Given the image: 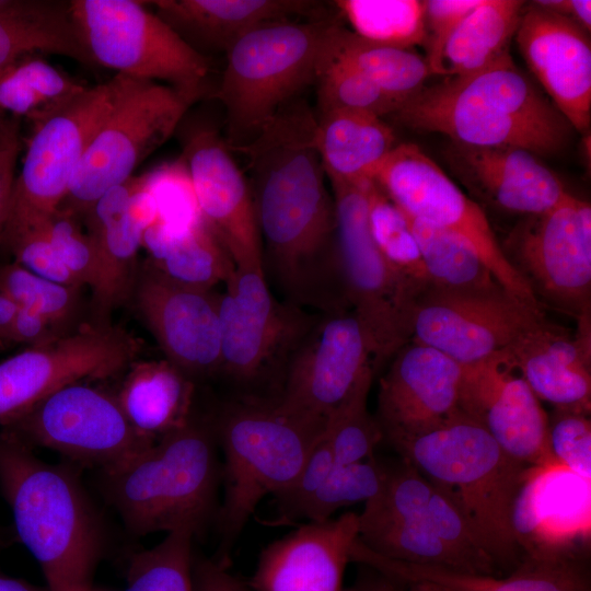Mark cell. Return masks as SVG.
I'll list each match as a JSON object with an SVG mask.
<instances>
[{
    "label": "cell",
    "mask_w": 591,
    "mask_h": 591,
    "mask_svg": "<svg viewBox=\"0 0 591 591\" xmlns=\"http://www.w3.org/2000/svg\"><path fill=\"white\" fill-rule=\"evenodd\" d=\"M331 16L260 25L227 51L217 97L225 109L229 147L251 141L296 95L315 83Z\"/></svg>",
    "instance_id": "8992f818"
},
{
    "label": "cell",
    "mask_w": 591,
    "mask_h": 591,
    "mask_svg": "<svg viewBox=\"0 0 591 591\" xmlns=\"http://www.w3.org/2000/svg\"><path fill=\"white\" fill-rule=\"evenodd\" d=\"M140 181V176H132L111 188L81 219L96 245L100 262L99 283L92 298L94 323L109 324L113 312L135 290L137 255L147 228L129 205Z\"/></svg>",
    "instance_id": "f1b7e54d"
},
{
    "label": "cell",
    "mask_w": 591,
    "mask_h": 591,
    "mask_svg": "<svg viewBox=\"0 0 591 591\" xmlns=\"http://www.w3.org/2000/svg\"><path fill=\"white\" fill-rule=\"evenodd\" d=\"M369 182L333 183L332 187L346 302L369 332L379 367L409 341L416 298L392 270L371 236L366 194Z\"/></svg>",
    "instance_id": "5bb4252c"
},
{
    "label": "cell",
    "mask_w": 591,
    "mask_h": 591,
    "mask_svg": "<svg viewBox=\"0 0 591 591\" xmlns=\"http://www.w3.org/2000/svg\"><path fill=\"white\" fill-rule=\"evenodd\" d=\"M427 515L436 534L459 557L466 572L495 576L496 565L482 548L464 517L448 496L436 487Z\"/></svg>",
    "instance_id": "681fc988"
},
{
    "label": "cell",
    "mask_w": 591,
    "mask_h": 591,
    "mask_svg": "<svg viewBox=\"0 0 591 591\" xmlns=\"http://www.w3.org/2000/svg\"><path fill=\"white\" fill-rule=\"evenodd\" d=\"M392 116L412 129L444 135L451 142L515 148L535 155L559 152L572 130L510 54L475 73L425 86Z\"/></svg>",
    "instance_id": "7a4b0ae2"
},
{
    "label": "cell",
    "mask_w": 591,
    "mask_h": 591,
    "mask_svg": "<svg viewBox=\"0 0 591 591\" xmlns=\"http://www.w3.org/2000/svg\"><path fill=\"white\" fill-rule=\"evenodd\" d=\"M193 591H248L225 568V565L207 558L193 559Z\"/></svg>",
    "instance_id": "680465c9"
},
{
    "label": "cell",
    "mask_w": 591,
    "mask_h": 591,
    "mask_svg": "<svg viewBox=\"0 0 591 591\" xmlns=\"http://www.w3.org/2000/svg\"><path fill=\"white\" fill-rule=\"evenodd\" d=\"M116 80L85 86L34 118L23 165L15 175L1 239L44 225L66 198L95 130L109 112Z\"/></svg>",
    "instance_id": "30bf717a"
},
{
    "label": "cell",
    "mask_w": 591,
    "mask_h": 591,
    "mask_svg": "<svg viewBox=\"0 0 591 591\" xmlns=\"http://www.w3.org/2000/svg\"><path fill=\"white\" fill-rule=\"evenodd\" d=\"M386 467L369 459L349 464H335L321 486L288 519L323 522L340 508L367 502L381 489Z\"/></svg>",
    "instance_id": "f6af8a7d"
},
{
    "label": "cell",
    "mask_w": 591,
    "mask_h": 591,
    "mask_svg": "<svg viewBox=\"0 0 591 591\" xmlns=\"http://www.w3.org/2000/svg\"><path fill=\"white\" fill-rule=\"evenodd\" d=\"M460 409L521 463L540 466L556 462L549 450V419L541 401L498 355L463 367Z\"/></svg>",
    "instance_id": "603a6c76"
},
{
    "label": "cell",
    "mask_w": 591,
    "mask_h": 591,
    "mask_svg": "<svg viewBox=\"0 0 591 591\" xmlns=\"http://www.w3.org/2000/svg\"><path fill=\"white\" fill-rule=\"evenodd\" d=\"M0 591H47V589H40L24 580L0 572Z\"/></svg>",
    "instance_id": "6125c7cd"
},
{
    "label": "cell",
    "mask_w": 591,
    "mask_h": 591,
    "mask_svg": "<svg viewBox=\"0 0 591 591\" xmlns=\"http://www.w3.org/2000/svg\"><path fill=\"white\" fill-rule=\"evenodd\" d=\"M359 537L356 512L309 522L262 552L251 586L255 591H343Z\"/></svg>",
    "instance_id": "cb8c5ba5"
},
{
    "label": "cell",
    "mask_w": 591,
    "mask_h": 591,
    "mask_svg": "<svg viewBox=\"0 0 591 591\" xmlns=\"http://www.w3.org/2000/svg\"><path fill=\"white\" fill-rule=\"evenodd\" d=\"M433 487L409 462L389 468L379 493L364 502L358 514L359 529L427 519Z\"/></svg>",
    "instance_id": "7dc6e473"
},
{
    "label": "cell",
    "mask_w": 591,
    "mask_h": 591,
    "mask_svg": "<svg viewBox=\"0 0 591 591\" xmlns=\"http://www.w3.org/2000/svg\"><path fill=\"white\" fill-rule=\"evenodd\" d=\"M113 105L92 136L58 210L79 220L175 131L204 92L116 74Z\"/></svg>",
    "instance_id": "ba28073f"
},
{
    "label": "cell",
    "mask_w": 591,
    "mask_h": 591,
    "mask_svg": "<svg viewBox=\"0 0 591 591\" xmlns=\"http://www.w3.org/2000/svg\"><path fill=\"white\" fill-rule=\"evenodd\" d=\"M393 445L454 503L497 568L521 564L512 515L530 466L505 452L461 409L442 425Z\"/></svg>",
    "instance_id": "277c9868"
},
{
    "label": "cell",
    "mask_w": 591,
    "mask_h": 591,
    "mask_svg": "<svg viewBox=\"0 0 591 591\" xmlns=\"http://www.w3.org/2000/svg\"><path fill=\"white\" fill-rule=\"evenodd\" d=\"M18 309V304L0 291V343H8Z\"/></svg>",
    "instance_id": "94428289"
},
{
    "label": "cell",
    "mask_w": 591,
    "mask_h": 591,
    "mask_svg": "<svg viewBox=\"0 0 591 591\" xmlns=\"http://www.w3.org/2000/svg\"><path fill=\"white\" fill-rule=\"evenodd\" d=\"M502 252L530 287L537 303L590 318L591 206L567 193L551 209L523 218L503 242Z\"/></svg>",
    "instance_id": "8fae6325"
},
{
    "label": "cell",
    "mask_w": 591,
    "mask_h": 591,
    "mask_svg": "<svg viewBox=\"0 0 591 591\" xmlns=\"http://www.w3.org/2000/svg\"><path fill=\"white\" fill-rule=\"evenodd\" d=\"M219 299L220 372L250 383L285 364L318 314L271 293L263 268H236Z\"/></svg>",
    "instance_id": "ac0fdd59"
},
{
    "label": "cell",
    "mask_w": 591,
    "mask_h": 591,
    "mask_svg": "<svg viewBox=\"0 0 591 591\" xmlns=\"http://www.w3.org/2000/svg\"><path fill=\"white\" fill-rule=\"evenodd\" d=\"M0 493L47 591H91L102 532L76 475L39 460L32 448L0 429Z\"/></svg>",
    "instance_id": "3957f363"
},
{
    "label": "cell",
    "mask_w": 591,
    "mask_h": 591,
    "mask_svg": "<svg viewBox=\"0 0 591 591\" xmlns=\"http://www.w3.org/2000/svg\"><path fill=\"white\" fill-rule=\"evenodd\" d=\"M373 568L408 584H428L439 591H587V579L568 557H526L503 579L440 566L409 564L378 555Z\"/></svg>",
    "instance_id": "f546056e"
},
{
    "label": "cell",
    "mask_w": 591,
    "mask_h": 591,
    "mask_svg": "<svg viewBox=\"0 0 591 591\" xmlns=\"http://www.w3.org/2000/svg\"><path fill=\"white\" fill-rule=\"evenodd\" d=\"M45 230L55 251L72 277L92 291L99 283L100 262L96 245L81 220L57 210L45 223Z\"/></svg>",
    "instance_id": "f907efd6"
},
{
    "label": "cell",
    "mask_w": 591,
    "mask_h": 591,
    "mask_svg": "<svg viewBox=\"0 0 591 591\" xmlns=\"http://www.w3.org/2000/svg\"><path fill=\"white\" fill-rule=\"evenodd\" d=\"M316 121V149L331 184L373 181L396 146L393 129L374 115L329 112L320 114Z\"/></svg>",
    "instance_id": "1f68e13d"
},
{
    "label": "cell",
    "mask_w": 591,
    "mask_h": 591,
    "mask_svg": "<svg viewBox=\"0 0 591 591\" xmlns=\"http://www.w3.org/2000/svg\"><path fill=\"white\" fill-rule=\"evenodd\" d=\"M37 53L94 66L78 35L69 2L5 0L0 7V68Z\"/></svg>",
    "instance_id": "d6a6232c"
},
{
    "label": "cell",
    "mask_w": 591,
    "mask_h": 591,
    "mask_svg": "<svg viewBox=\"0 0 591 591\" xmlns=\"http://www.w3.org/2000/svg\"><path fill=\"white\" fill-rule=\"evenodd\" d=\"M375 591H398V590H394V589H382V590H375Z\"/></svg>",
    "instance_id": "03108f58"
},
{
    "label": "cell",
    "mask_w": 591,
    "mask_h": 591,
    "mask_svg": "<svg viewBox=\"0 0 591 591\" xmlns=\"http://www.w3.org/2000/svg\"><path fill=\"white\" fill-rule=\"evenodd\" d=\"M480 0H427L425 3V59L432 76H444V48L464 18Z\"/></svg>",
    "instance_id": "db71d44e"
},
{
    "label": "cell",
    "mask_w": 591,
    "mask_h": 591,
    "mask_svg": "<svg viewBox=\"0 0 591 591\" xmlns=\"http://www.w3.org/2000/svg\"><path fill=\"white\" fill-rule=\"evenodd\" d=\"M188 529L169 532L158 545L132 554L125 591H193V538Z\"/></svg>",
    "instance_id": "b9f144b4"
},
{
    "label": "cell",
    "mask_w": 591,
    "mask_h": 591,
    "mask_svg": "<svg viewBox=\"0 0 591 591\" xmlns=\"http://www.w3.org/2000/svg\"><path fill=\"white\" fill-rule=\"evenodd\" d=\"M181 159L202 220L235 267L264 269L251 187L229 146L213 129L200 127L187 136Z\"/></svg>",
    "instance_id": "d6986e66"
},
{
    "label": "cell",
    "mask_w": 591,
    "mask_h": 591,
    "mask_svg": "<svg viewBox=\"0 0 591 591\" xmlns=\"http://www.w3.org/2000/svg\"><path fill=\"white\" fill-rule=\"evenodd\" d=\"M217 427L224 454L219 524L225 556L259 501L293 484L324 428L286 413L275 401L254 397L229 404Z\"/></svg>",
    "instance_id": "52a82bcc"
},
{
    "label": "cell",
    "mask_w": 591,
    "mask_h": 591,
    "mask_svg": "<svg viewBox=\"0 0 591 591\" xmlns=\"http://www.w3.org/2000/svg\"><path fill=\"white\" fill-rule=\"evenodd\" d=\"M590 33L569 19L525 4L514 39L531 73L572 129L591 123Z\"/></svg>",
    "instance_id": "7402d4cb"
},
{
    "label": "cell",
    "mask_w": 591,
    "mask_h": 591,
    "mask_svg": "<svg viewBox=\"0 0 591 591\" xmlns=\"http://www.w3.org/2000/svg\"><path fill=\"white\" fill-rule=\"evenodd\" d=\"M0 429L30 448L50 449L102 472L130 461L155 440L127 419L115 394L84 384L65 385L28 409L0 421Z\"/></svg>",
    "instance_id": "7c38bea8"
},
{
    "label": "cell",
    "mask_w": 591,
    "mask_h": 591,
    "mask_svg": "<svg viewBox=\"0 0 591 591\" xmlns=\"http://www.w3.org/2000/svg\"><path fill=\"white\" fill-rule=\"evenodd\" d=\"M155 14L189 47L224 53L247 32L268 23L324 18L323 4L308 0H159Z\"/></svg>",
    "instance_id": "83f0119b"
},
{
    "label": "cell",
    "mask_w": 591,
    "mask_h": 591,
    "mask_svg": "<svg viewBox=\"0 0 591 591\" xmlns=\"http://www.w3.org/2000/svg\"><path fill=\"white\" fill-rule=\"evenodd\" d=\"M590 320L578 322V333L547 318L498 354L540 401L556 409L588 415L591 407Z\"/></svg>",
    "instance_id": "4316f807"
},
{
    "label": "cell",
    "mask_w": 591,
    "mask_h": 591,
    "mask_svg": "<svg viewBox=\"0 0 591 591\" xmlns=\"http://www.w3.org/2000/svg\"><path fill=\"white\" fill-rule=\"evenodd\" d=\"M146 262L165 279L190 289L212 290L235 270L230 255L202 220L187 229L167 227Z\"/></svg>",
    "instance_id": "d590c367"
},
{
    "label": "cell",
    "mask_w": 591,
    "mask_h": 591,
    "mask_svg": "<svg viewBox=\"0 0 591 591\" xmlns=\"http://www.w3.org/2000/svg\"><path fill=\"white\" fill-rule=\"evenodd\" d=\"M373 182L406 215L466 241L506 291L542 309L528 283L506 258L480 205L465 195L417 144H396Z\"/></svg>",
    "instance_id": "4fadbf2b"
},
{
    "label": "cell",
    "mask_w": 591,
    "mask_h": 591,
    "mask_svg": "<svg viewBox=\"0 0 591 591\" xmlns=\"http://www.w3.org/2000/svg\"><path fill=\"white\" fill-rule=\"evenodd\" d=\"M103 477L108 500L134 534L188 529L196 535L216 501L211 433L192 416L185 426Z\"/></svg>",
    "instance_id": "5b68a950"
},
{
    "label": "cell",
    "mask_w": 591,
    "mask_h": 591,
    "mask_svg": "<svg viewBox=\"0 0 591 591\" xmlns=\"http://www.w3.org/2000/svg\"><path fill=\"white\" fill-rule=\"evenodd\" d=\"M406 217L431 285L460 291L505 289L462 237L408 215Z\"/></svg>",
    "instance_id": "8d00e7d4"
},
{
    "label": "cell",
    "mask_w": 591,
    "mask_h": 591,
    "mask_svg": "<svg viewBox=\"0 0 591 591\" xmlns=\"http://www.w3.org/2000/svg\"><path fill=\"white\" fill-rule=\"evenodd\" d=\"M115 394L131 425L159 440L192 418L194 381L166 359L136 360Z\"/></svg>",
    "instance_id": "4dcf8cb0"
},
{
    "label": "cell",
    "mask_w": 591,
    "mask_h": 591,
    "mask_svg": "<svg viewBox=\"0 0 591 591\" xmlns=\"http://www.w3.org/2000/svg\"><path fill=\"white\" fill-rule=\"evenodd\" d=\"M370 367L375 345L351 310L318 314L285 363L281 394L286 413L324 428L335 407Z\"/></svg>",
    "instance_id": "e0dca14e"
},
{
    "label": "cell",
    "mask_w": 591,
    "mask_h": 591,
    "mask_svg": "<svg viewBox=\"0 0 591 591\" xmlns=\"http://www.w3.org/2000/svg\"><path fill=\"white\" fill-rule=\"evenodd\" d=\"M409 586H410V589L408 591H439L431 586L422 584V583L409 584Z\"/></svg>",
    "instance_id": "be15d7a7"
},
{
    "label": "cell",
    "mask_w": 591,
    "mask_h": 591,
    "mask_svg": "<svg viewBox=\"0 0 591 591\" xmlns=\"http://www.w3.org/2000/svg\"><path fill=\"white\" fill-rule=\"evenodd\" d=\"M545 318L544 310L505 289L460 291L430 285L414 303L409 340L470 367L498 355Z\"/></svg>",
    "instance_id": "9a60e30c"
},
{
    "label": "cell",
    "mask_w": 591,
    "mask_h": 591,
    "mask_svg": "<svg viewBox=\"0 0 591 591\" xmlns=\"http://www.w3.org/2000/svg\"><path fill=\"white\" fill-rule=\"evenodd\" d=\"M143 176L155 201L159 220L179 230L202 221L187 167L181 158Z\"/></svg>",
    "instance_id": "c3c4849f"
},
{
    "label": "cell",
    "mask_w": 591,
    "mask_h": 591,
    "mask_svg": "<svg viewBox=\"0 0 591 591\" xmlns=\"http://www.w3.org/2000/svg\"><path fill=\"white\" fill-rule=\"evenodd\" d=\"M359 536L369 548L390 559L466 572L459 557L436 534L428 517L362 528Z\"/></svg>",
    "instance_id": "7bdbcfd3"
},
{
    "label": "cell",
    "mask_w": 591,
    "mask_h": 591,
    "mask_svg": "<svg viewBox=\"0 0 591 591\" xmlns=\"http://www.w3.org/2000/svg\"><path fill=\"white\" fill-rule=\"evenodd\" d=\"M590 484L558 462L528 468L512 515L526 557H568L571 542L590 534Z\"/></svg>",
    "instance_id": "d4e9b609"
},
{
    "label": "cell",
    "mask_w": 591,
    "mask_h": 591,
    "mask_svg": "<svg viewBox=\"0 0 591 591\" xmlns=\"http://www.w3.org/2000/svg\"><path fill=\"white\" fill-rule=\"evenodd\" d=\"M316 117L302 101L285 105L247 143L248 182L273 279L289 289L323 281L336 262V215L316 149Z\"/></svg>",
    "instance_id": "6da1fadb"
},
{
    "label": "cell",
    "mask_w": 591,
    "mask_h": 591,
    "mask_svg": "<svg viewBox=\"0 0 591 591\" xmlns=\"http://www.w3.org/2000/svg\"><path fill=\"white\" fill-rule=\"evenodd\" d=\"M335 464L334 453L323 431L293 484L276 498L285 519L321 486Z\"/></svg>",
    "instance_id": "11a10c76"
},
{
    "label": "cell",
    "mask_w": 591,
    "mask_h": 591,
    "mask_svg": "<svg viewBox=\"0 0 591 591\" xmlns=\"http://www.w3.org/2000/svg\"><path fill=\"white\" fill-rule=\"evenodd\" d=\"M69 8L94 66L137 80L204 92L208 58L189 47L143 2L73 0Z\"/></svg>",
    "instance_id": "9c48e42d"
},
{
    "label": "cell",
    "mask_w": 591,
    "mask_h": 591,
    "mask_svg": "<svg viewBox=\"0 0 591 591\" xmlns=\"http://www.w3.org/2000/svg\"><path fill=\"white\" fill-rule=\"evenodd\" d=\"M325 55L352 67L401 105L432 76L425 57L414 49L368 40L339 22L329 32Z\"/></svg>",
    "instance_id": "836d02e7"
},
{
    "label": "cell",
    "mask_w": 591,
    "mask_h": 591,
    "mask_svg": "<svg viewBox=\"0 0 591 591\" xmlns=\"http://www.w3.org/2000/svg\"><path fill=\"white\" fill-rule=\"evenodd\" d=\"M463 367L424 344L409 340L381 376L378 422L392 444L422 434L460 410Z\"/></svg>",
    "instance_id": "44dd1931"
},
{
    "label": "cell",
    "mask_w": 591,
    "mask_h": 591,
    "mask_svg": "<svg viewBox=\"0 0 591 591\" xmlns=\"http://www.w3.org/2000/svg\"><path fill=\"white\" fill-rule=\"evenodd\" d=\"M374 373V367L367 369L325 421L324 436L337 464L372 459L375 447L383 438L376 418L368 409Z\"/></svg>",
    "instance_id": "60d3db41"
},
{
    "label": "cell",
    "mask_w": 591,
    "mask_h": 591,
    "mask_svg": "<svg viewBox=\"0 0 591 591\" xmlns=\"http://www.w3.org/2000/svg\"><path fill=\"white\" fill-rule=\"evenodd\" d=\"M548 442L556 462L591 479V422L588 415L556 409L548 420Z\"/></svg>",
    "instance_id": "816d5d0a"
},
{
    "label": "cell",
    "mask_w": 591,
    "mask_h": 591,
    "mask_svg": "<svg viewBox=\"0 0 591 591\" xmlns=\"http://www.w3.org/2000/svg\"><path fill=\"white\" fill-rule=\"evenodd\" d=\"M60 335L42 314L30 309H18L8 343L38 346L50 343Z\"/></svg>",
    "instance_id": "6f0895ef"
},
{
    "label": "cell",
    "mask_w": 591,
    "mask_h": 591,
    "mask_svg": "<svg viewBox=\"0 0 591 591\" xmlns=\"http://www.w3.org/2000/svg\"><path fill=\"white\" fill-rule=\"evenodd\" d=\"M521 0H480L450 37L442 57L444 76L465 77L510 54L522 10Z\"/></svg>",
    "instance_id": "e575fe53"
},
{
    "label": "cell",
    "mask_w": 591,
    "mask_h": 591,
    "mask_svg": "<svg viewBox=\"0 0 591 591\" xmlns=\"http://www.w3.org/2000/svg\"><path fill=\"white\" fill-rule=\"evenodd\" d=\"M132 294L167 361L193 381L220 372V293L178 286L144 263Z\"/></svg>",
    "instance_id": "ffe728a7"
},
{
    "label": "cell",
    "mask_w": 591,
    "mask_h": 591,
    "mask_svg": "<svg viewBox=\"0 0 591 591\" xmlns=\"http://www.w3.org/2000/svg\"><path fill=\"white\" fill-rule=\"evenodd\" d=\"M9 542H10V538H9L8 532H5V530L0 528V549L5 547Z\"/></svg>",
    "instance_id": "e7e4bbea"
},
{
    "label": "cell",
    "mask_w": 591,
    "mask_h": 591,
    "mask_svg": "<svg viewBox=\"0 0 591 591\" xmlns=\"http://www.w3.org/2000/svg\"><path fill=\"white\" fill-rule=\"evenodd\" d=\"M91 591H93V590H91Z\"/></svg>",
    "instance_id": "003e7915"
},
{
    "label": "cell",
    "mask_w": 591,
    "mask_h": 591,
    "mask_svg": "<svg viewBox=\"0 0 591 591\" xmlns=\"http://www.w3.org/2000/svg\"><path fill=\"white\" fill-rule=\"evenodd\" d=\"M315 84L320 114L358 112L383 118L401 106L366 76L325 54Z\"/></svg>",
    "instance_id": "bcb514c9"
},
{
    "label": "cell",
    "mask_w": 591,
    "mask_h": 591,
    "mask_svg": "<svg viewBox=\"0 0 591 591\" xmlns=\"http://www.w3.org/2000/svg\"><path fill=\"white\" fill-rule=\"evenodd\" d=\"M20 152V140L14 125L0 120V239L5 225Z\"/></svg>",
    "instance_id": "9f6ffc18"
},
{
    "label": "cell",
    "mask_w": 591,
    "mask_h": 591,
    "mask_svg": "<svg viewBox=\"0 0 591 591\" xmlns=\"http://www.w3.org/2000/svg\"><path fill=\"white\" fill-rule=\"evenodd\" d=\"M532 3L569 19L588 33L591 31L590 0H540Z\"/></svg>",
    "instance_id": "91938a15"
},
{
    "label": "cell",
    "mask_w": 591,
    "mask_h": 591,
    "mask_svg": "<svg viewBox=\"0 0 591 591\" xmlns=\"http://www.w3.org/2000/svg\"><path fill=\"white\" fill-rule=\"evenodd\" d=\"M140 350V341L126 329L92 322L12 355L0 361V421L65 385L125 372Z\"/></svg>",
    "instance_id": "2e32d148"
},
{
    "label": "cell",
    "mask_w": 591,
    "mask_h": 591,
    "mask_svg": "<svg viewBox=\"0 0 591 591\" xmlns=\"http://www.w3.org/2000/svg\"><path fill=\"white\" fill-rule=\"evenodd\" d=\"M443 158L478 205L530 216L551 209L568 193L537 155L522 149L450 142Z\"/></svg>",
    "instance_id": "484cf974"
},
{
    "label": "cell",
    "mask_w": 591,
    "mask_h": 591,
    "mask_svg": "<svg viewBox=\"0 0 591 591\" xmlns=\"http://www.w3.org/2000/svg\"><path fill=\"white\" fill-rule=\"evenodd\" d=\"M82 287L45 279L13 262L0 265V291L20 308L45 316L60 335H66L81 306Z\"/></svg>",
    "instance_id": "ee69618b"
},
{
    "label": "cell",
    "mask_w": 591,
    "mask_h": 591,
    "mask_svg": "<svg viewBox=\"0 0 591 591\" xmlns=\"http://www.w3.org/2000/svg\"><path fill=\"white\" fill-rule=\"evenodd\" d=\"M0 243L12 253L15 263L30 271L54 282L82 287L55 251L46 233L45 224L4 237Z\"/></svg>",
    "instance_id": "f5cc1de1"
},
{
    "label": "cell",
    "mask_w": 591,
    "mask_h": 591,
    "mask_svg": "<svg viewBox=\"0 0 591 591\" xmlns=\"http://www.w3.org/2000/svg\"><path fill=\"white\" fill-rule=\"evenodd\" d=\"M371 236L392 270L417 299L430 285L405 212L373 182L366 188Z\"/></svg>",
    "instance_id": "74e56055"
},
{
    "label": "cell",
    "mask_w": 591,
    "mask_h": 591,
    "mask_svg": "<svg viewBox=\"0 0 591 591\" xmlns=\"http://www.w3.org/2000/svg\"><path fill=\"white\" fill-rule=\"evenodd\" d=\"M335 5L352 32L368 40L405 49L425 44L424 1L339 0Z\"/></svg>",
    "instance_id": "ab89813d"
},
{
    "label": "cell",
    "mask_w": 591,
    "mask_h": 591,
    "mask_svg": "<svg viewBox=\"0 0 591 591\" xmlns=\"http://www.w3.org/2000/svg\"><path fill=\"white\" fill-rule=\"evenodd\" d=\"M84 88L36 54L26 55L0 68V114L33 120Z\"/></svg>",
    "instance_id": "f35d334b"
}]
</instances>
